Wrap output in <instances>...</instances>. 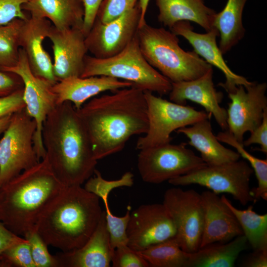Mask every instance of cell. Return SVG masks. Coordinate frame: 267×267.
<instances>
[{"instance_id": "13", "label": "cell", "mask_w": 267, "mask_h": 267, "mask_svg": "<svg viewBox=\"0 0 267 267\" xmlns=\"http://www.w3.org/2000/svg\"><path fill=\"white\" fill-rule=\"evenodd\" d=\"M140 16L137 2L134 8L110 22L102 23L96 18L85 37L88 51L100 59L121 52L136 35Z\"/></svg>"}, {"instance_id": "14", "label": "cell", "mask_w": 267, "mask_h": 267, "mask_svg": "<svg viewBox=\"0 0 267 267\" xmlns=\"http://www.w3.org/2000/svg\"><path fill=\"white\" fill-rule=\"evenodd\" d=\"M267 89L266 83L253 82L245 88L239 85L228 93L227 131L238 142L243 143L245 133H251L262 123L267 109Z\"/></svg>"}, {"instance_id": "19", "label": "cell", "mask_w": 267, "mask_h": 267, "mask_svg": "<svg viewBox=\"0 0 267 267\" xmlns=\"http://www.w3.org/2000/svg\"><path fill=\"white\" fill-rule=\"evenodd\" d=\"M204 212V227L200 247L228 242L243 235L241 226L228 206L210 190L201 194Z\"/></svg>"}, {"instance_id": "33", "label": "cell", "mask_w": 267, "mask_h": 267, "mask_svg": "<svg viewBox=\"0 0 267 267\" xmlns=\"http://www.w3.org/2000/svg\"><path fill=\"white\" fill-rule=\"evenodd\" d=\"M104 206L106 225L109 233L110 247L113 252L117 247L128 245L127 229L131 208L129 206L126 214L120 217L112 213L108 204H104Z\"/></svg>"}, {"instance_id": "4", "label": "cell", "mask_w": 267, "mask_h": 267, "mask_svg": "<svg viewBox=\"0 0 267 267\" xmlns=\"http://www.w3.org/2000/svg\"><path fill=\"white\" fill-rule=\"evenodd\" d=\"M64 187L45 157L0 188V222L24 236L35 228L42 212Z\"/></svg>"}, {"instance_id": "18", "label": "cell", "mask_w": 267, "mask_h": 267, "mask_svg": "<svg viewBox=\"0 0 267 267\" xmlns=\"http://www.w3.org/2000/svg\"><path fill=\"white\" fill-rule=\"evenodd\" d=\"M213 75L212 67L204 75L196 79L172 83L169 98L170 101L181 105H186L187 100L200 104L206 112L213 115L222 131H226L227 111L220 105L223 95L215 88Z\"/></svg>"}, {"instance_id": "9", "label": "cell", "mask_w": 267, "mask_h": 267, "mask_svg": "<svg viewBox=\"0 0 267 267\" xmlns=\"http://www.w3.org/2000/svg\"><path fill=\"white\" fill-rule=\"evenodd\" d=\"M253 173L246 160L239 159L218 165H206L168 182L175 186L198 184L217 194H230L241 204L246 205L254 202L250 187Z\"/></svg>"}, {"instance_id": "30", "label": "cell", "mask_w": 267, "mask_h": 267, "mask_svg": "<svg viewBox=\"0 0 267 267\" xmlns=\"http://www.w3.org/2000/svg\"><path fill=\"white\" fill-rule=\"evenodd\" d=\"M217 139L235 148L240 156L249 163L254 172L258 186L251 189L254 202L260 199L267 200V160L258 158L248 152L243 143L238 142L227 130L220 132L217 135Z\"/></svg>"}, {"instance_id": "34", "label": "cell", "mask_w": 267, "mask_h": 267, "mask_svg": "<svg viewBox=\"0 0 267 267\" xmlns=\"http://www.w3.org/2000/svg\"><path fill=\"white\" fill-rule=\"evenodd\" d=\"M0 267H36L28 241L26 239L6 249L0 257Z\"/></svg>"}, {"instance_id": "5", "label": "cell", "mask_w": 267, "mask_h": 267, "mask_svg": "<svg viewBox=\"0 0 267 267\" xmlns=\"http://www.w3.org/2000/svg\"><path fill=\"white\" fill-rule=\"evenodd\" d=\"M137 37L148 63L172 83L196 79L212 67L194 51L184 50L178 36L163 27L146 23L138 28Z\"/></svg>"}, {"instance_id": "10", "label": "cell", "mask_w": 267, "mask_h": 267, "mask_svg": "<svg viewBox=\"0 0 267 267\" xmlns=\"http://www.w3.org/2000/svg\"><path fill=\"white\" fill-rule=\"evenodd\" d=\"M186 145L170 142L139 150L137 166L142 179L158 184L206 166Z\"/></svg>"}, {"instance_id": "32", "label": "cell", "mask_w": 267, "mask_h": 267, "mask_svg": "<svg viewBox=\"0 0 267 267\" xmlns=\"http://www.w3.org/2000/svg\"><path fill=\"white\" fill-rule=\"evenodd\" d=\"M94 174V177L91 176L87 180L84 188L101 198L104 204L108 203L109 194L114 188L131 187L134 184V175L130 172L125 173L120 178L113 180L104 179L100 172L96 169Z\"/></svg>"}, {"instance_id": "43", "label": "cell", "mask_w": 267, "mask_h": 267, "mask_svg": "<svg viewBox=\"0 0 267 267\" xmlns=\"http://www.w3.org/2000/svg\"><path fill=\"white\" fill-rule=\"evenodd\" d=\"M9 229L0 222V257L8 247L16 243L25 241Z\"/></svg>"}, {"instance_id": "42", "label": "cell", "mask_w": 267, "mask_h": 267, "mask_svg": "<svg viewBox=\"0 0 267 267\" xmlns=\"http://www.w3.org/2000/svg\"><path fill=\"white\" fill-rule=\"evenodd\" d=\"M103 0H82L84 7V17L82 30L85 36L90 30L97 13Z\"/></svg>"}, {"instance_id": "25", "label": "cell", "mask_w": 267, "mask_h": 267, "mask_svg": "<svg viewBox=\"0 0 267 267\" xmlns=\"http://www.w3.org/2000/svg\"><path fill=\"white\" fill-rule=\"evenodd\" d=\"M158 21L170 29L176 23L191 21L206 32L213 27L216 12L205 5L203 0H156Z\"/></svg>"}, {"instance_id": "31", "label": "cell", "mask_w": 267, "mask_h": 267, "mask_svg": "<svg viewBox=\"0 0 267 267\" xmlns=\"http://www.w3.org/2000/svg\"><path fill=\"white\" fill-rule=\"evenodd\" d=\"M24 21L16 18L0 26V68L12 67L17 63L19 32Z\"/></svg>"}, {"instance_id": "23", "label": "cell", "mask_w": 267, "mask_h": 267, "mask_svg": "<svg viewBox=\"0 0 267 267\" xmlns=\"http://www.w3.org/2000/svg\"><path fill=\"white\" fill-rule=\"evenodd\" d=\"M22 9L31 17L49 20L60 30L83 27L82 0H28Z\"/></svg>"}, {"instance_id": "15", "label": "cell", "mask_w": 267, "mask_h": 267, "mask_svg": "<svg viewBox=\"0 0 267 267\" xmlns=\"http://www.w3.org/2000/svg\"><path fill=\"white\" fill-rule=\"evenodd\" d=\"M128 245L138 252L175 236L176 228L162 204H143L131 212Z\"/></svg>"}, {"instance_id": "16", "label": "cell", "mask_w": 267, "mask_h": 267, "mask_svg": "<svg viewBox=\"0 0 267 267\" xmlns=\"http://www.w3.org/2000/svg\"><path fill=\"white\" fill-rule=\"evenodd\" d=\"M86 36L81 28L60 30L52 25L47 38L54 54L53 73L57 81L71 77H81L88 51Z\"/></svg>"}, {"instance_id": "38", "label": "cell", "mask_w": 267, "mask_h": 267, "mask_svg": "<svg viewBox=\"0 0 267 267\" xmlns=\"http://www.w3.org/2000/svg\"><path fill=\"white\" fill-rule=\"evenodd\" d=\"M28 0H0V26L18 18L26 20L29 17L22 10V5Z\"/></svg>"}, {"instance_id": "37", "label": "cell", "mask_w": 267, "mask_h": 267, "mask_svg": "<svg viewBox=\"0 0 267 267\" xmlns=\"http://www.w3.org/2000/svg\"><path fill=\"white\" fill-rule=\"evenodd\" d=\"M111 263L113 267H149L137 252L128 245L117 247L114 250Z\"/></svg>"}, {"instance_id": "17", "label": "cell", "mask_w": 267, "mask_h": 267, "mask_svg": "<svg viewBox=\"0 0 267 267\" xmlns=\"http://www.w3.org/2000/svg\"><path fill=\"white\" fill-rule=\"evenodd\" d=\"M177 36L185 38L193 48V51L212 66L220 70L225 78L224 83L218 86L223 88L228 93L234 91L239 85L245 88L253 82L248 81L245 77L233 72L223 59L222 53L217 45L216 38L219 36L218 31L213 28L205 34L196 33L189 21H181L175 24L170 29Z\"/></svg>"}, {"instance_id": "24", "label": "cell", "mask_w": 267, "mask_h": 267, "mask_svg": "<svg viewBox=\"0 0 267 267\" xmlns=\"http://www.w3.org/2000/svg\"><path fill=\"white\" fill-rule=\"evenodd\" d=\"M210 120H200L176 132L187 137L188 144L200 152V157L207 165H218L239 160V154L223 146L214 135Z\"/></svg>"}, {"instance_id": "8", "label": "cell", "mask_w": 267, "mask_h": 267, "mask_svg": "<svg viewBox=\"0 0 267 267\" xmlns=\"http://www.w3.org/2000/svg\"><path fill=\"white\" fill-rule=\"evenodd\" d=\"M144 93L149 126L147 133L137 140V149L170 143L174 131L211 118V114L204 111L169 101L150 91H145Z\"/></svg>"}, {"instance_id": "20", "label": "cell", "mask_w": 267, "mask_h": 267, "mask_svg": "<svg viewBox=\"0 0 267 267\" xmlns=\"http://www.w3.org/2000/svg\"><path fill=\"white\" fill-rule=\"evenodd\" d=\"M51 26V22L47 19L30 16L21 27L19 42L33 74L55 84L57 80L53 73V63L43 45Z\"/></svg>"}, {"instance_id": "2", "label": "cell", "mask_w": 267, "mask_h": 267, "mask_svg": "<svg viewBox=\"0 0 267 267\" xmlns=\"http://www.w3.org/2000/svg\"><path fill=\"white\" fill-rule=\"evenodd\" d=\"M42 138L45 157L63 185H81L94 174L97 160L86 128L71 102L57 105L47 116Z\"/></svg>"}, {"instance_id": "7", "label": "cell", "mask_w": 267, "mask_h": 267, "mask_svg": "<svg viewBox=\"0 0 267 267\" xmlns=\"http://www.w3.org/2000/svg\"><path fill=\"white\" fill-rule=\"evenodd\" d=\"M36 130L35 120L25 108L12 114L0 139V188L40 161L34 147Z\"/></svg>"}, {"instance_id": "28", "label": "cell", "mask_w": 267, "mask_h": 267, "mask_svg": "<svg viewBox=\"0 0 267 267\" xmlns=\"http://www.w3.org/2000/svg\"><path fill=\"white\" fill-rule=\"evenodd\" d=\"M235 215L246 237L253 250L267 249V214H259L250 205L246 209L234 207L224 195L221 197Z\"/></svg>"}, {"instance_id": "29", "label": "cell", "mask_w": 267, "mask_h": 267, "mask_svg": "<svg viewBox=\"0 0 267 267\" xmlns=\"http://www.w3.org/2000/svg\"><path fill=\"white\" fill-rule=\"evenodd\" d=\"M137 253L151 267H186L189 259L175 237Z\"/></svg>"}, {"instance_id": "27", "label": "cell", "mask_w": 267, "mask_h": 267, "mask_svg": "<svg viewBox=\"0 0 267 267\" xmlns=\"http://www.w3.org/2000/svg\"><path fill=\"white\" fill-rule=\"evenodd\" d=\"M247 0H227L224 8L215 15L213 27L220 35L219 47L222 54L230 50L245 35L242 13Z\"/></svg>"}, {"instance_id": "1", "label": "cell", "mask_w": 267, "mask_h": 267, "mask_svg": "<svg viewBox=\"0 0 267 267\" xmlns=\"http://www.w3.org/2000/svg\"><path fill=\"white\" fill-rule=\"evenodd\" d=\"M77 110L97 161L122 151L131 137L148 129L144 91L134 86L94 97Z\"/></svg>"}, {"instance_id": "39", "label": "cell", "mask_w": 267, "mask_h": 267, "mask_svg": "<svg viewBox=\"0 0 267 267\" xmlns=\"http://www.w3.org/2000/svg\"><path fill=\"white\" fill-rule=\"evenodd\" d=\"M23 88L0 97V118L25 108V104L23 98Z\"/></svg>"}, {"instance_id": "35", "label": "cell", "mask_w": 267, "mask_h": 267, "mask_svg": "<svg viewBox=\"0 0 267 267\" xmlns=\"http://www.w3.org/2000/svg\"><path fill=\"white\" fill-rule=\"evenodd\" d=\"M23 237L29 243L36 267H57L54 256L49 253L48 245L35 229L28 231Z\"/></svg>"}, {"instance_id": "6", "label": "cell", "mask_w": 267, "mask_h": 267, "mask_svg": "<svg viewBox=\"0 0 267 267\" xmlns=\"http://www.w3.org/2000/svg\"><path fill=\"white\" fill-rule=\"evenodd\" d=\"M107 76L131 83L144 91L169 93L172 82L151 66L142 54L137 33L119 53L100 59L87 55L81 77Z\"/></svg>"}, {"instance_id": "46", "label": "cell", "mask_w": 267, "mask_h": 267, "mask_svg": "<svg viewBox=\"0 0 267 267\" xmlns=\"http://www.w3.org/2000/svg\"><path fill=\"white\" fill-rule=\"evenodd\" d=\"M12 115H8L0 118V135L4 132L8 126Z\"/></svg>"}, {"instance_id": "22", "label": "cell", "mask_w": 267, "mask_h": 267, "mask_svg": "<svg viewBox=\"0 0 267 267\" xmlns=\"http://www.w3.org/2000/svg\"><path fill=\"white\" fill-rule=\"evenodd\" d=\"M129 82L107 76H96L82 78L71 77L57 81L52 86L56 96L57 104L71 102L78 110L90 98L108 90L130 87Z\"/></svg>"}, {"instance_id": "21", "label": "cell", "mask_w": 267, "mask_h": 267, "mask_svg": "<svg viewBox=\"0 0 267 267\" xmlns=\"http://www.w3.org/2000/svg\"><path fill=\"white\" fill-rule=\"evenodd\" d=\"M112 252L104 210L95 229L83 246L54 256L57 267H109Z\"/></svg>"}, {"instance_id": "44", "label": "cell", "mask_w": 267, "mask_h": 267, "mask_svg": "<svg viewBox=\"0 0 267 267\" xmlns=\"http://www.w3.org/2000/svg\"><path fill=\"white\" fill-rule=\"evenodd\" d=\"M242 267H267V249L254 250L243 262Z\"/></svg>"}, {"instance_id": "41", "label": "cell", "mask_w": 267, "mask_h": 267, "mask_svg": "<svg viewBox=\"0 0 267 267\" xmlns=\"http://www.w3.org/2000/svg\"><path fill=\"white\" fill-rule=\"evenodd\" d=\"M24 88L18 75L0 70V97L8 95Z\"/></svg>"}, {"instance_id": "11", "label": "cell", "mask_w": 267, "mask_h": 267, "mask_svg": "<svg viewBox=\"0 0 267 267\" xmlns=\"http://www.w3.org/2000/svg\"><path fill=\"white\" fill-rule=\"evenodd\" d=\"M163 204L176 228L175 236L184 251L192 253L200 248L204 227V212L201 194L194 189H168Z\"/></svg>"}, {"instance_id": "36", "label": "cell", "mask_w": 267, "mask_h": 267, "mask_svg": "<svg viewBox=\"0 0 267 267\" xmlns=\"http://www.w3.org/2000/svg\"><path fill=\"white\" fill-rule=\"evenodd\" d=\"M139 0H103L96 18L102 23L110 22L134 8Z\"/></svg>"}, {"instance_id": "12", "label": "cell", "mask_w": 267, "mask_h": 267, "mask_svg": "<svg viewBox=\"0 0 267 267\" xmlns=\"http://www.w3.org/2000/svg\"><path fill=\"white\" fill-rule=\"evenodd\" d=\"M0 70L15 73L20 76L23 81L25 109L36 123L34 147L38 159L41 161L45 157L42 138L43 124L47 116L57 105L56 94L52 89L55 84L33 74L25 52L21 47L16 64L10 67L1 68Z\"/></svg>"}, {"instance_id": "45", "label": "cell", "mask_w": 267, "mask_h": 267, "mask_svg": "<svg viewBox=\"0 0 267 267\" xmlns=\"http://www.w3.org/2000/svg\"><path fill=\"white\" fill-rule=\"evenodd\" d=\"M149 0H139L138 1L141 11V16L138 28L141 27L146 23L145 20V15Z\"/></svg>"}, {"instance_id": "26", "label": "cell", "mask_w": 267, "mask_h": 267, "mask_svg": "<svg viewBox=\"0 0 267 267\" xmlns=\"http://www.w3.org/2000/svg\"><path fill=\"white\" fill-rule=\"evenodd\" d=\"M244 235L225 243L215 242L189 253L186 267H232L239 254L247 247Z\"/></svg>"}, {"instance_id": "40", "label": "cell", "mask_w": 267, "mask_h": 267, "mask_svg": "<svg viewBox=\"0 0 267 267\" xmlns=\"http://www.w3.org/2000/svg\"><path fill=\"white\" fill-rule=\"evenodd\" d=\"M250 136L243 140L244 147L253 144H258L260 146V151L267 154V109L264 112L263 118L261 124L251 133Z\"/></svg>"}, {"instance_id": "3", "label": "cell", "mask_w": 267, "mask_h": 267, "mask_svg": "<svg viewBox=\"0 0 267 267\" xmlns=\"http://www.w3.org/2000/svg\"><path fill=\"white\" fill-rule=\"evenodd\" d=\"M102 212L95 194L81 185L64 186L42 212L35 229L47 245L72 251L89 239Z\"/></svg>"}]
</instances>
